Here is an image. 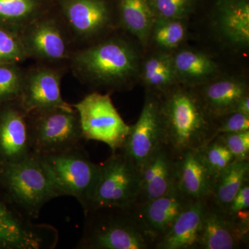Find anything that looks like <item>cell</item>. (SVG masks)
<instances>
[{
    "label": "cell",
    "mask_w": 249,
    "mask_h": 249,
    "mask_svg": "<svg viewBox=\"0 0 249 249\" xmlns=\"http://www.w3.org/2000/svg\"><path fill=\"white\" fill-rule=\"evenodd\" d=\"M162 143L160 95L149 91L138 121L130 126L125 142L119 150L141 170Z\"/></svg>",
    "instance_id": "cell-10"
},
{
    "label": "cell",
    "mask_w": 249,
    "mask_h": 249,
    "mask_svg": "<svg viewBox=\"0 0 249 249\" xmlns=\"http://www.w3.org/2000/svg\"><path fill=\"white\" fill-rule=\"evenodd\" d=\"M82 249H155L156 238L145 227L135 206L104 207L85 213Z\"/></svg>",
    "instance_id": "cell-2"
},
{
    "label": "cell",
    "mask_w": 249,
    "mask_h": 249,
    "mask_svg": "<svg viewBox=\"0 0 249 249\" xmlns=\"http://www.w3.org/2000/svg\"><path fill=\"white\" fill-rule=\"evenodd\" d=\"M61 73L46 67H36L24 74L18 103L28 114L56 107H68L60 93Z\"/></svg>",
    "instance_id": "cell-12"
},
{
    "label": "cell",
    "mask_w": 249,
    "mask_h": 249,
    "mask_svg": "<svg viewBox=\"0 0 249 249\" xmlns=\"http://www.w3.org/2000/svg\"><path fill=\"white\" fill-rule=\"evenodd\" d=\"M144 83L152 92L160 94L178 83L174 67L173 55L160 53L145 60L142 70Z\"/></svg>",
    "instance_id": "cell-26"
},
{
    "label": "cell",
    "mask_w": 249,
    "mask_h": 249,
    "mask_svg": "<svg viewBox=\"0 0 249 249\" xmlns=\"http://www.w3.org/2000/svg\"><path fill=\"white\" fill-rule=\"evenodd\" d=\"M27 58L20 35L0 26V65L18 64Z\"/></svg>",
    "instance_id": "cell-29"
},
{
    "label": "cell",
    "mask_w": 249,
    "mask_h": 249,
    "mask_svg": "<svg viewBox=\"0 0 249 249\" xmlns=\"http://www.w3.org/2000/svg\"><path fill=\"white\" fill-rule=\"evenodd\" d=\"M247 181L249 160H235L214 178L211 196L225 209Z\"/></svg>",
    "instance_id": "cell-25"
},
{
    "label": "cell",
    "mask_w": 249,
    "mask_h": 249,
    "mask_svg": "<svg viewBox=\"0 0 249 249\" xmlns=\"http://www.w3.org/2000/svg\"><path fill=\"white\" fill-rule=\"evenodd\" d=\"M208 197L188 204L169 231L157 242L155 249H197Z\"/></svg>",
    "instance_id": "cell-19"
},
{
    "label": "cell",
    "mask_w": 249,
    "mask_h": 249,
    "mask_svg": "<svg viewBox=\"0 0 249 249\" xmlns=\"http://www.w3.org/2000/svg\"><path fill=\"white\" fill-rule=\"evenodd\" d=\"M159 95L163 143L175 157L200 149L215 137L219 120L196 88L177 85Z\"/></svg>",
    "instance_id": "cell-1"
},
{
    "label": "cell",
    "mask_w": 249,
    "mask_h": 249,
    "mask_svg": "<svg viewBox=\"0 0 249 249\" xmlns=\"http://www.w3.org/2000/svg\"><path fill=\"white\" fill-rule=\"evenodd\" d=\"M249 242V224L235 219L210 196L197 249H248Z\"/></svg>",
    "instance_id": "cell-11"
},
{
    "label": "cell",
    "mask_w": 249,
    "mask_h": 249,
    "mask_svg": "<svg viewBox=\"0 0 249 249\" xmlns=\"http://www.w3.org/2000/svg\"><path fill=\"white\" fill-rule=\"evenodd\" d=\"M233 112H238L244 115L249 116V96H245L237 103Z\"/></svg>",
    "instance_id": "cell-35"
},
{
    "label": "cell",
    "mask_w": 249,
    "mask_h": 249,
    "mask_svg": "<svg viewBox=\"0 0 249 249\" xmlns=\"http://www.w3.org/2000/svg\"><path fill=\"white\" fill-rule=\"evenodd\" d=\"M201 150L214 178L235 160L227 147L216 137L201 147Z\"/></svg>",
    "instance_id": "cell-30"
},
{
    "label": "cell",
    "mask_w": 249,
    "mask_h": 249,
    "mask_svg": "<svg viewBox=\"0 0 249 249\" xmlns=\"http://www.w3.org/2000/svg\"><path fill=\"white\" fill-rule=\"evenodd\" d=\"M247 130H249V116L238 112H232L219 119L215 137L220 134Z\"/></svg>",
    "instance_id": "cell-34"
},
{
    "label": "cell",
    "mask_w": 249,
    "mask_h": 249,
    "mask_svg": "<svg viewBox=\"0 0 249 249\" xmlns=\"http://www.w3.org/2000/svg\"><path fill=\"white\" fill-rule=\"evenodd\" d=\"M0 107V156L2 165L22 160L32 153V150L28 114L18 100Z\"/></svg>",
    "instance_id": "cell-15"
},
{
    "label": "cell",
    "mask_w": 249,
    "mask_h": 249,
    "mask_svg": "<svg viewBox=\"0 0 249 249\" xmlns=\"http://www.w3.org/2000/svg\"><path fill=\"white\" fill-rule=\"evenodd\" d=\"M121 22L143 45L150 40L156 16L149 0H119Z\"/></svg>",
    "instance_id": "cell-24"
},
{
    "label": "cell",
    "mask_w": 249,
    "mask_h": 249,
    "mask_svg": "<svg viewBox=\"0 0 249 249\" xmlns=\"http://www.w3.org/2000/svg\"><path fill=\"white\" fill-rule=\"evenodd\" d=\"M141 186L134 206L164 196L177 187V157L162 143L141 168Z\"/></svg>",
    "instance_id": "cell-14"
},
{
    "label": "cell",
    "mask_w": 249,
    "mask_h": 249,
    "mask_svg": "<svg viewBox=\"0 0 249 249\" xmlns=\"http://www.w3.org/2000/svg\"><path fill=\"white\" fill-rule=\"evenodd\" d=\"M141 186V171L122 152H112L100 165L88 209L104 207L126 208L134 206L138 198Z\"/></svg>",
    "instance_id": "cell-6"
},
{
    "label": "cell",
    "mask_w": 249,
    "mask_h": 249,
    "mask_svg": "<svg viewBox=\"0 0 249 249\" xmlns=\"http://www.w3.org/2000/svg\"><path fill=\"white\" fill-rule=\"evenodd\" d=\"M173 58L178 83L185 86L205 84L218 71L217 63L211 57L196 51L183 49Z\"/></svg>",
    "instance_id": "cell-22"
},
{
    "label": "cell",
    "mask_w": 249,
    "mask_h": 249,
    "mask_svg": "<svg viewBox=\"0 0 249 249\" xmlns=\"http://www.w3.org/2000/svg\"><path fill=\"white\" fill-rule=\"evenodd\" d=\"M24 74L18 64L0 65V106L17 101L22 89Z\"/></svg>",
    "instance_id": "cell-28"
},
{
    "label": "cell",
    "mask_w": 249,
    "mask_h": 249,
    "mask_svg": "<svg viewBox=\"0 0 249 249\" xmlns=\"http://www.w3.org/2000/svg\"><path fill=\"white\" fill-rule=\"evenodd\" d=\"M20 37L28 58L59 61L70 55L66 36L58 21L46 14L26 27Z\"/></svg>",
    "instance_id": "cell-13"
},
{
    "label": "cell",
    "mask_w": 249,
    "mask_h": 249,
    "mask_svg": "<svg viewBox=\"0 0 249 249\" xmlns=\"http://www.w3.org/2000/svg\"><path fill=\"white\" fill-rule=\"evenodd\" d=\"M198 91L210 112L218 120L233 112L237 103L249 94L246 82L236 78L209 81Z\"/></svg>",
    "instance_id": "cell-20"
},
{
    "label": "cell",
    "mask_w": 249,
    "mask_h": 249,
    "mask_svg": "<svg viewBox=\"0 0 249 249\" xmlns=\"http://www.w3.org/2000/svg\"><path fill=\"white\" fill-rule=\"evenodd\" d=\"M156 17L182 20L191 12L192 0H149Z\"/></svg>",
    "instance_id": "cell-31"
},
{
    "label": "cell",
    "mask_w": 249,
    "mask_h": 249,
    "mask_svg": "<svg viewBox=\"0 0 249 249\" xmlns=\"http://www.w3.org/2000/svg\"><path fill=\"white\" fill-rule=\"evenodd\" d=\"M214 179L201 148L188 150L177 157V186L191 199L211 196Z\"/></svg>",
    "instance_id": "cell-18"
},
{
    "label": "cell",
    "mask_w": 249,
    "mask_h": 249,
    "mask_svg": "<svg viewBox=\"0 0 249 249\" xmlns=\"http://www.w3.org/2000/svg\"><path fill=\"white\" fill-rule=\"evenodd\" d=\"M215 137L227 147L235 160H249V130L220 134Z\"/></svg>",
    "instance_id": "cell-32"
},
{
    "label": "cell",
    "mask_w": 249,
    "mask_h": 249,
    "mask_svg": "<svg viewBox=\"0 0 249 249\" xmlns=\"http://www.w3.org/2000/svg\"><path fill=\"white\" fill-rule=\"evenodd\" d=\"M31 150L42 156L82 145L79 116L73 106L56 107L28 114Z\"/></svg>",
    "instance_id": "cell-5"
},
{
    "label": "cell",
    "mask_w": 249,
    "mask_h": 249,
    "mask_svg": "<svg viewBox=\"0 0 249 249\" xmlns=\"http://www.w3.org/2000/svg\"><path fill=\"white\" fill-rule=\"evenodd\" d=\"M217 23L219 31L232 45L241 48L249 45L248 0H219Z\"/></svg>",
    "instance_id": "cell-21"
},
{
    "label": "cell",
    "mask_w": 249,
    "mask_h": 249,
    "mask_svg": "<svg viewBox=\"0 0 249 249\" xmlns=\"http://www.w3.org/2000/svg\"><path fill=\"white\" fill-rule=\"evenodd\" d=\"M186 36V28L182 20L156 17L150 37L156 45L165 49L177 48Z\"/></svg>",
    "instance_id": "cell-27"
},
{
    "label": "cell",
    "mask_w": 249,
    "mask_h": 249,
    "mask_svg": "<svg viewBox=\"0 0 249 249\" xmlns=\"http://www.w3.org/2000/svg\"><path fill=\"white\" fill-rule=\"evenodd\" d=\"M45 13V0H0V26L20 35Z\"/></svg>",
    "instance_id": "cell-23"
},
{
    "label": "cell",
    "mask_w": 249,
    "mask_h": 249,
    "mask_svg": "<svg viewBox=\"0 0 249 249\" xmlns=\"http://www.w3.org/2000/svg\"><path fill=\"white\" fill-rule=\"evenodd\" d=\"M59 4L67 24L79 38L96 35L110 20L104 0H60Z\"/></svg>",
    "instance_id": "cell-17"
},
{
    "label": "cell",
    "mask_w": 249,
    "mask_h": 249,
    "mask_svg": "<svg viewBox=\"0 0 249 249\" xmlns=\"http://www.w3.org/2000/svg\"><path fill=\"white\" fill-rule=\"evenodd\" d=\"M79 116L85 141H97L110 147L111 152L123 146L130 126L124 123L109 94L90 93L73 105Z\"/></svg>",
    "instance_id": "cell-8"
},
{
    "label": "cell",
    "mask_w": 249,
    "mask_h": 249,
    "mask_svg": "<svg viewBox=\"0 0 249 249\" xmlns=\"http://www.w3.org/2000/svg\"><path fill=\"white\" fill-rule=\"evenodd\" d=\"M40 157L61 196L76 198L85 212L97 181L100 165L91 161L83 145Z\"/></svg>",
    "instance_id": "cell-7"
},
{
    "label": "cell",
    "mask_w": 249,
    "mask_h": 249,
    "mask_svg": "<svg viewBox=\"0 0 249 249\" xmlns=\"http://www.w3.org/2000/svg\"><path fill=\"white\" fill-rule=\"evenodd\" d=\"M193 200L185 196L177 186L164 196L134 206L145 227L155 236L157 244Z\"/></svg>",
    "instance_id": "cell-16"
},
{
    "label": "cell",
    "mask_w": 249,
    "mask_h": 249,
    "mask_svg": "<svg viewBox=\"0 0 249 249\" xmlns=\"http://www.w3.org/2000/svg\"><path fill=\"white\" fill-rule=\"evenodd\" d=\"M72 67L80 78L91 84L119 87L138 73L139 56L125 41L109 39L77 52Z\"/></svg>",
    "instance_id": "cell-3"
},
{
    "label": "cell",
    "mask_w": 249,
    "mask_h": 249,
    "mask_svg": "<svg viewBox=\"0 0 249 249\" xmlns=\"http://www.w3.org/2000/svg\"><path fill=\"white\" fill-rule=\"evenodd\" d=\"M58 240L55 228L34 224L17 208L0 199V249H53Z\"/></svg>",
    "instance_id": "cell-9"
},
{
    "label": "cell",
    "mask_w": 249,
    "mask_h": 249,
    "mask_svg": "<svg viewBox=\"0 0 249 249\" xmlns=\"http://www.w3.org/2000/svg\"><path fill=\"white\" fill-rule=\"evenodd\" d=\"M225 209L235 219L249 224V181L242 187Z\"/></svg>",
    "instance_id": "cell-33"
},
{
    "label": "cell",
    "mask_w": 249,
    "mask_h": 249,
    "mask_svg": "<svg viewBox=\"0 0 249 249\" xmlns=\"http://www.w3.org/2000/svg\"><path fill=\"white\" fill-rule=\"evenodd\" d=\"M1 179L11 202L29 219L38 217L49 201L62 196L40 155L1 165Z\"/></svg>",
    "instance_id": "cell-4"
}]
</instances>
